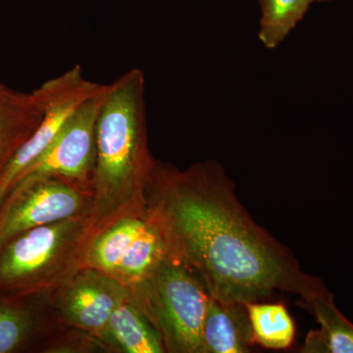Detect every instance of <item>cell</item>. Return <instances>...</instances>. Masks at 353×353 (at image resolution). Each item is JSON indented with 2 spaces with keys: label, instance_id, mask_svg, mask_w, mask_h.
Instances as JSON below:
<instances>
[{
  "label": "cell",
  "instance_id": "cell-1",
  "mask_svg": "<svg viewBox=\"0 0 353 353\" xmlns=\"http://www.w3.org/2000/svg\"><path fill=\"white\" fill-rule=\"evenodd\" d=\"M145 216L159 228L171 256L221 303H259L276 292L303 299L324 285L252 220L214 160L182 171L154 160Z\"/></svg>",
  "mask_w": 353,
  "mask_h": 353
},
{
  "label": "cell",
  "instance_id": "cell-2",
  "mask_svg": "<svg viewBox=\"0 0 353 353\" xmlns=\"http://www.w3.org/2000/svg\"><path fill=\"white\" fill-rule=\"evenodd\" d=\"M145 78L134 68L109 83L97 130L88 216L97 234L129 216L143 217L153 162L146 127Z\"/></svg>",
  "mask_w": 353,
  "mask_h": 353
},
{
  "label": "cell",
  "instance_id": "cell-3",
  "mask_svg": "<svg viewBox=\"0 0 353 353\" xmlns=\"http://www.w3.org/2000/svg\"><path fill=\"white\" fill-rule=\"evenodd\" d=\"M97 236L88 214L32 228L9 241L0 259V281L39 287L65 285L85 267Z\"/></svg>",
  "mask_w": 353,
  "mask_h": 353
},
{
  "label": "cell",
  "instance_id": "cell-4",
  "mask_svg": "<svg viewBox=\"0 0 353 353\" xmlns=\"http://www.w3.org/2000/svg\"><path fill=\"white\" fill-rule=\"evenodd\" d=\"M129 290L166 352L202 353V326L210 294L194 272L170 256L150 278Z\"/></svg>",
  "mask_w": 353,
  "mask_h": 353
},
{
  "label": "cell",
  "instance_id": "cell-5",
  "mask_svg": "<svg viewBox=\"0 0 353 353\" xmlns=\"http://www.w3.org/2000/svg\"><path fill=\"white\" fill-rule=\"evenodd\" d=\"M108 90L109 85H104L76 111L50 148L18 176L3 203L48 178L66 181L90 196L97 159V122Z\"/></svg>",
  "mask_w": 353,
  "mask_h": 353
},
{
  "label": "cell",
  "instance_id": "cell-6",
  "mask_svg": "<svg viewBox=\"0 0 353 353\" xmlns=\"http://www.w3.org/2000/svg\"><path fill=\"white\" fill-rule=\"evenodd\" d=\"M103 85L85 79L80 65L41 85L46 97L43 119L0 176V208L18 176L50 148L76 111Z\"/></svg>",
  "mask_w": 353,
  "mask_h": 353
},
{
  "label": "cell",
  "instance_id": "cell-7",
  "mask_svg": "<svg viewBox=\"0 0 353 353\" xmlns=\"http://www.w3.org/2000/svg\"><path fill=\"white\" fill-rule=\"evenodd\" d=\"M90 196L66 181H39L6 203L0 221V248L32 228L88 214Z\"/></svg>",
  "mask_w": 353,
  "mask_h": 353
},
{
  "label": "cell",
  "instance_id": "cell-8",
  "mask_svg": "<svg viewBox=\"0 0 353 353\" xmlns=\"http://www.w3.org/2000/svg\"><path fill=\"white\" fill-rule=\"evenodd\" d=\"M61 311L78 328L105 333L115 308L130 294L128 288L106 274L85 267L65 284Z\"/></svg>",
  "mask_w": 353,
  "mask_h": 353
},
{
  "label": "cell",
  "instance_id": "cell-9",
  "mask_svg": "<svg viewBox=\"0 0 353 353\" xmlns=\"http://www.w3.org/2000/svg\"><path fill=\"white\" fill-rule=\"evenodd\" d=\"M46 109L41 87L22 92L0 87V176L39 127Z\"/></svg>",
  "mask_w": 353,
  "mask_h": 353
},
{
  "label": "cell",
  "instance_id": "cell-10",
  "mask_svg": "<svg viewBox=\"0 0 353 353\" xmlns=\"http://www.w3.org/2000/svg\"><path fill=\"white\" fill-rule=\"evenodd\" d=\"M254 343L245 304L210 296L202 326V353H245Z\"/></svg>",
  "mask_w": 353,
  "mask_h": 353
},
{
  "label": "cell",
  "instance_id": "cell-11",
  "mask_svg": "<svg viewBox=\"0 0 353 353\" xmlns=\"http://www.w3.org/2000/svg\"><path fill=\"white\" fill-rule=\"evenodd\" d=\"M303 301L320 329L307 334L301 352L353 353V324L336 307L326 285L303 297Z\"/></svg>",
  "mask_w": 353,
  "mask_h": 353
},
{
  "label": "cell",
  "instance_id": "cell-12",
  "mask_svg": "<svg viewBox=\"0 0 353 353\" xmlns=\"http://www.w3.org/2000/svg\"><path fill=\"white\" fill-rule=\"evenodd\" d=\"M145 218V226L129 246L111 277L128 289L150 278L171 256L159 228Z\"/></svg>",
  "mask_w": 353,
  "mask_h": 353
},
{
  "label": "cell",
  "instance_id": "cell-13",
  "mask_svg": "<svg viewBox=\"0 0 353 353\" xmlns=\"http://www.w3.org/2000/svg\"><path fill=\"white\" fill-rule=\"evenodd\" d=\"M104 334H108L128 353L166 352L161 336L134 303L131 292L113 311Z\"/></svg>",
  "mask_w": 353,
  "mask_h": 353
},
{
  "label": "cell",
  "instance_id": "cell-14",
  "mask_svg": "<svg viewBox=\"0 0 353 353\" xmlns=\"http://www.w3.org/2000/svg\"><path fill=\"white\" fill-rule=\"evenodd\" d=\"M145 224V216H129L106 228L90 243L85 267L112 277L128 248Z\"/></svg>",
  "mask_w": 353,
  "mask_h": 353
},
{
  "label": "cell",
  "instance_id": "cell-15",
  "mask_svg": "<svg viewBox=\"0 0 353 353\" xmlns=\"http://www.w3.org/2000/svg\"><path fill=\"white\" fill-rule=\"evenodd\" d=\"M316 0H259L261 17L257 32L266 50H277L303 20Z\"/></svg>",
  "mask_w": 353,
  "mask_h": 353
},
{
  "label": "cell",
  "instance_id": "cell-16",
  "mask_svg": "<svg viewBox=\"0 0 353 353\" xmlns=\"http://www.w3.org/2000/svg\"><path fill=\"white\" fill-rule=\"evenodd\" d=\"M245 305L254 343L268 350H285L292 345L296 330L284 304L259 301Z\"/></svg>",
  "mask_w": 353,
  "mask_h": 353
},
{
  "label": "cell",
  "instance_id": "cell-17",
  "mask_svg": "<svg viewBox=\"0 0 353 353\" xmlns=\"http://www.w3.org/2000/svg\"><path fill=\"white\" fill-rule=\"evenodd\" d=\"M28 316L16 309L0 305V353L12 352L29 332Z\"/></svg>",
  "mask_w": 353,
  "mask_h": 353
},
{
  "label": "cell",
  "instance_id": "cell-18",
  "mask_svg": "<svg viewBox=\"0 0 353 353\" xmlns=\"http://www.w3.org/2000/svg\"><path fill=\"white\" fill-rule=\"evenodd\" d=\"M333 1V0H316V2H328Z\"/></svg>",
  "mask_w": 353,
  "mask_h": 353
},
{
  "label": "cell",
  "instance_id": "cell-19",
  "mask_svg": "<svg viewBox=\"0 0 353 353\" xmlns=\"http://www.w3.org/2000/svg\"><path fill=\"white\" fill-rule=\"evenodd\" d=\"M2 85H3V83H2L1 81H0V87H1Z\"/></svg>",
  "mask_w": 353,
  "mask_h": 353
}]
</instances>
